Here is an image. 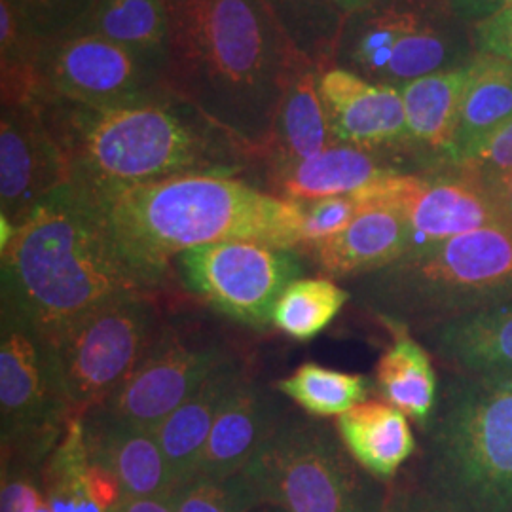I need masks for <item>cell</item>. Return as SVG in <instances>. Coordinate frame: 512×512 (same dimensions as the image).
Here are the masks:
<instances>
[{
  "instance_id": "6da1fadb",
  "label": "cell",
  "mask_w": 512,
  "mask_h": 512,
  "mask_svg": "<svg viewBox=\"0 0 512 512\" xmlns=\"http://www.w3.org/2000/svg\"><path fill=\"white\" fill-rule=\"evenodd\" d=\"M167 92L200 110L262 160L302 61L262 0H164Z\"/></svg>"
},
{
  "instance_id": "7a4b0ae2",
  "label": "cell",
  "mask_w": 512,
  "mask_h": 512,
  "mask_svg": "<svg viewBox=\"0 0 512 512\" xmlns=\"http://www.w3.org/2000/svg\"><path fill=\"white\" fill-rule=\"evenodd\" d=\"M92 198L143 291L162 283L171 260L200 245L260 241L298 251L302 241L304 203L230 175H179Z\"/></svg>"
},
{
  "instance_id": "3957f363",
  "label": "cell",
  "mask_w": 512,
  "mask_h": 512,
  "mask_svg": "<svg viewBox=\"0 0 512 512\" xmlns=\"http://www.w3.org/2000/svg\"><path fill=\"white\" fill-rule=\"evenodd\" d=\"M0 253V319L48 342L112 298L143 291L118 255L99 205L73 183L38 203Z\"/></svg>"
},
{
  "instance_id": "277c9868",
  "label": "cell",
  "mask_w": 512,
  "mask_h": 512,
  "mask_svg": "<svg viewBox=\"0 0 512 512\" xmlns=\"http://www.w3.org/2000/svg\"><path fill=\"white\" fill-rule=\"evenodd\" d=\"M42 110L71 169L92 196L179 175L234 177L255 158L175 95L120 109L44 99Z\"/></svg>"
},
{
  "instance_id": "5b68a950",
  "label": "cell",
  "mask_w": 512,
  "mask_h": 512,
  "mask_svg": "<svg viewBox=\"0 0 512 512\" xmlns=\"http://www.w3.org/2000/svg\"><path fill=\"white\" fill-rule=\"evenodd\" d=\"M361 302L385 323L433 329L475 311L511 304L512 228L486 226L408 251L363 275Z\"/></svg>"
},
{
  "instance_id": "8992f818",
  "label": "cell",
  "mask_w": 512,
  "mask_h": 512,
  "mask_svg": "<svg viewBox=\"0 0 512 512\" xmlns=\"http://www.w3.org/2000/svg\"><path fill=\"white\" fill-rule=\"evenodd\" d=\"M427 484L448 512H512V389L446 385L427 423Z\"/></svg>"
},
{
  "instance_id": "52a82bcc",
  "label": "cell",
  "mask_w": 512,
  "mask_h": 512,
  "mask_svg": "<svg viewBox=\"0 0 512 512\" xmlns=\"http://www.w3.org/2000/svg\"><path fill=\"white\" fill-rule=\"evenodd\" d=\"M243 475L260 503L285 512H384L376 476L319 421L285 416Z\"/></svg>"
},
{
  "instance_id": "ba28073f",
  "label": "cell",
  "mask_w": 512,
  "mask_h": 512,
  "mask_svg": "<svg viewBox=\"0 0 512 512\" xmlns=\"http://www.w3.org/2000/svg\"><path fill=\"white\" fill-rule=\"evenodd\" d=\"M0 336L2 461L42 471L74 418L55 349L6 319Z\"/></svg>"
},
{
  "instance_id": "9c48e42d",
  "label": "cell",
  "mask_w": 512,
  "mask_h": 512,
  "mask_svg": "<svg viewBox=\"0 0 512 512\" xmlns=\"http://www.w3.org/2000/svg\"><path fill=\"white\" fill-rule=\"evenodd\" d=\"M160 332L152 300L133 291L101 304L52 342L73 416L105 403Z\"/></svg>"
},
{
  "instance_id": "30bf717a",
  "label": "cell",
  "mask_w": 512,
  "mask_h": 512,
  "mask_svg": "<svg viewBox=\"0 0 512 512\" xmlns=\"http://www.w3.org/2000/svg\"><path fill=\"white\" fill-rule=\"evenodd\" d=\"M186 289L222 315L253 329L274 325L283 291L300 279L296 249L260 241H219L175 258Z\"/></svg>"
},
{
  "instance_id": "8fae6325",
  "label": "cell",
  "mask_w": 512,
  "mask_h": 512,
  "mask_svg": "<svg viewBox=\"0 0 512 512\" xmlns=\"http://www.w3.org/2000/svg\"><path fill=\"white\" fill-rule=\"evenodd\" d=\"M44 99L120 109L162 99L164 78L126 48L95 35L46 42L40 61Z\"/></svg>"
},
{
  "instance_id": "7c38bea8",
  "label": "cell",
  "mask_w": 512,
  "mask_h": 512,
  "mask_svg": "<svg viewBox=\"0 0 512 512\" xmlns=\"http://www.w3.org/2000/svg\"><path fill=\"white\" fill-rule=\"evenodd\" d=\"M224 357L228 355L219 348L190 344L175 329L165 327L126 382L93 410L112 420L156 431L192 397Z\"/></svg>"
},
{
  "instance_id": "4fadbf2b",
  "label": "cell",
  "mask_w": 512,
  "mask_h": 512,
  "mask_svg": "<svg viewBox=\"0 0 512 512\" xmlns=\"http://www.w3.org/2000/svg\"><path fill=\"white\" fill-rule=\"evenodd\" d=\"M71 184V169L42 103L0 110V215L16 228L38 203Z\"/></svg>"
},
{
  "instance_id": "5bb4252c",
  "label": "cell",
  "mask_w": 512,
  "mask_h": 512,
  "mask_svg": "<svg viewBox=\"0 0 512 512\" xmlns=\"http://www.w3.org/2000/svg\"><path fill=\"white\" fill-rule=\"evenodd\" d=\"M317 92L336 145L363 148L410 147L401 88L376 84L344 67L319 73Z\"/></svg>"
},
{
  "instance_id": "9a60e30c",
  "label": "cell",
  "mask_w": 512,
  "mask_h": 512,
  "mask_svg": "<svg viewBox=\"0 0 512 512\" xmlns=\"http://www.w3.org/2000/svg\"><path fill=\"white\" fill-rule=\"evenodd\" d=\"M395 205L403 207L410 220V251L437 245L478 228L505 226L484 186L463 169H459L458 177L433 179L406 175Z\"/></svg>"
},
{
  "instance_id": "2e32d148",
  "label": "cell",
  "mask_w": 512,
  "mask_h": 512,
  "mask_svg": "<svg viewBox=\"0 0 512 512\" xmlns=\"http://www.w3.org/2000/svg\"><path fill=\"white\" fill-rule=\"evenodd\" d=\"M412 245V228L403 207L370 203L340 234L308 249L319 270L334 279L363 277L403 258Z\"/></svg>"
},
{
  "instance_id": "e0dca14e",
  "label": "cell",
  "mask_w": 512,
  "mask_h": 512,
  "mask_svg": "<svg viewBox=\"0 0 512 512\" xmlns=\"http://www.w3.org/2000/svg\"><path fill=\"white\" fill-rule=\"evenodd\" d=\"M440 359L467 378L512 389V306L475 311L427 329Z\"/></svg>"
},
{
  "instance_id": "ac0fdd59",
  "label": "cell",
  "mask_w": 512,
  "mask_h": 512,
  "mask_svg": "<svg viewBox=\"0 0 512 512\" xmlns=\"http://www.w3.org/2000/svg\"><path fill=\"white\" fill-rule=\"evenodd\" d=\"M90 461L107 469L122 497L171 494L175 484L156 431L139 429L92 410L82 416Z\"/></svg>"
},
{
  "instance_id": "d6986e66",
  "label": "cell",
  "mask_w": 512,
  "mask_h": 512,
  "mask_svg": "<svg viewBox=\"0 0 512 512\" xmlns=\"http://www.w3.org/2000/svg\"><path fill=\"white\" fill-rule=\"evenodd\" d=\"M285 416L274 395L245 376L215 420L196 476L241 473Z\"/></svg>"
},
{
  "instance_id": "ffe728a7",
  "label": "cell",
  "mask_w": 512,
  "mask_h": 512,
  "mask_svg": "<svg viewBox=\"0 0 512 512\" xmlns=\"http://www.w3.org/2000/svg\"><path fill=\"white\" fill-rule=\"evenodd\" d=\"M245 376L243 366L234 357H224L192 397H188L156 429L175 488L198 475L203 450L215 420Z\"/></svg>"
},
{
  "instance_id": "44dd1931",
  "label": "cell",
  "mask_w": 512,
  "mask_h": 512,
  "mask_svg": "<svg viewBox=\"0 0 512 512\" xmlns=\"http://www.w3.org/2000/svg\"><path fill=\"white\" fill-rule=\"evenodd\" d=\"M319 73L310 63H300L279 105L270 141L262 154V162L270 165L272 175L336 145L317 92Z\"/></svg>"
},
{
  "instance_id": "7402d4cb",
  "label": "cell",
  "mask_w": 512,
  "mask_h": 512,
  "mask_svg": "<svg viewBox=\"0 0 512 512\" xmlns=\"http://www.w3.org/2000/svg\"><path fill=\"white\" fill-rule=\"evenodd\" d=\"M401 173L385 167L372 152L349 145H334L306 162L272 175L275 196L291 202H313L332 196H351L389 175Z\"/></svg>"
},
{
  "instance_id": "603a6c76",
  "label": "cell",
  "mask_w": 512,
  "mask_h": 512,
  "mask_svg": "<svg viewBox=\"0 0 512 512\" xmlns=\"http://www.w3.org/2000/svg\"><path fill=\"white\" fill-rule=\"evenodd\" d=\"M340 440L366 473L391 480L416 450L408 416L393 404H357L336 420Z\"/></svg>"
},
{
  "instance_id": "cb8c5ba5",
  "label": "cell",
  "mask_w": 512,
  "mask_h": 512,
  "mask_svg": "<svg viewBox=\"0 0 512 512\" xmlns=\"http://www.w3.org/2000/svg\"><path fill=\"white\" fill-rule=\"evenodd\" d=\"M69 35L107 38L164 78L169 59V19L164 0H93L88 16Z\"/></svg>"
},
{
  "instance_id": "d4e9b609",
  "label": "cell",
  "mask_w": 512,
  "mask_h": 512,
  "mask_svg": "<svg viewBox=\"0 0 512 512\" xmlns=\"http://www.w3.org/2000/svg\"><path fill=\"white\" fill-rule=\"evenodd\" d=\"M469 80L471 61L404 84L401 93L410 147L435 150L448 160Z\"/></svg>"
},
{
  "instance_id": "484cf974",
  "label": "cell",
  "mask_w": 512,
  "mask_h": 512,
  "mask_svg": "<svg viewBox=\"0 0 512 512\" xmlns=\"http://www.w3.org/2000/svg\"><path fill=\"white\" fill-rule=\"evenodd\" d=\"M512 120V63L482 54L471 61V80L461 103L448 162L461 165L495 131Z\"/></svg>"
},
{
  "instance_id": "4316f807",
  "label": "cell",
  "mask_w": 512,
  "mask_h": 512,
  "mask_svg": "<svg viewBox=\"0 0 512 512\" xmlns=\"http://www.w3.org/2000/svg\"><path fill=\"white\" fill-rule=\"evenodd\" d=\"M385 325L393 332V344L376 366V387L385 403L427 425L437 408V376L431 355L412 338L408 327Z\"/></svg>"
},
{
  "instance_id": "83f0119b",
  "label": "cell",
  "mask_w": 512,
  "mask_h": 512,
  "mask_svg": "<svg viewBox=\"0 0 512 512\" xmlns=\"http://www.w3.org/2000/svg\"><path fill=\"white\" fill-rule=\"evenodd\" d=\"M277 29L302 61L332 67L344 31V10L336 0H262Z\"/></svg>"
},
{
  "instance_id": "f1b7e54d",
  "label": "cell",
  "mask_w": 512,
  "mask_h": 512,
  "mask_svg": "<svg viewBox=\"0 0 512 512\" xmlns=\"http://www.w3.org/2000/svg\"><path fill=\"white\" fill-rule=\"evenodd\" d=\"M46 42L35 35L10 0H0V95L2 107L44 101L40 61Z\"/></svg>"
},
{
  "instance_id": "f546056e",
  "label": "cell",
  "mask_w": 512,
  "mask_h": 512,
  "mask_svg": "<svg viewBox=\"0 0 512 512\" xmlns=\"http://www.w3.org/2000/svg\"><path fill=\"white\" fill-rule=\"evenodd\" d=\"M90 456L80 416L69 421L65 435L40 471L42 494L52 512H110L88 482Z\"/></svg>"
},
{
  "instance_id": "4dcf8cb0",
  "label": "cell",
  "mask_w": 512,
  "mask_h": 512,
  "mask_svg": "<svg viewBox=\"0 0 512 512\" xmlns=\"http://www.w3.org/2000/svg\"><path fill=\"white\" fill-rule=\"evenodd\" d=\"M275 389L293 399L311 416L338 418L353 406L365 403L370 380L361 374H348L327 366L304 363L291 376L279 380Z\"/></svg>"
},
{
  "instance_id": "1f68e13d",
  "label": "cell",
  "mask_w": 512,
  "mask_h": 512,
  "mask_svg": "<svg viewBox=\"0 0 512 512\" xmlns=\"http://www.w3.org/2000/svg\"><path fill=\"white\" fill-rule=\"evenodd\" d=\"M348 298V291L330 277H300L279 296L274 327L296 342H308L329 327Z\"/></svg>"
},
{
  "instance_id": "d6a6232c",
  "label": "cell",
  "mask_w": 512,
  "mask_h": 512,
  "mask_svg": "<svg viewBox=\"0 0 512 512\" xmlns=\"http://www.w3.org/2000/svg\"><path fill=\"white\" fill-rule=\"evenodd\" d=\"M456 57L454 40L425 21L420 29L397 42L380 84L403 88L404 84L427 74L452 69Z\"/></svg>"
},
{
  "instance_id": "836d02e7",
  "label": "cell",
  "mask_w": 512,
  "mask_h": 512,
  "mask_svg": "<svg viewBox=\"0 0 512 512\" xmlns=\"http://www.w3.org/2000/svg\"><path fill=\"white\" fill-rule=\"evenodd\" d=\"M175 512H251L260 505L243 471L211 478L194 476L171 492Z\"/></svg>"
},
{
  "instance_id": "e575fe53",
  "label": "cell",
  "mask_w": 512,
  "mask_h": 512,
  "mask_svg": "<svg viewBox=\"0 0 512 512\" xmlns=\"http://www.w3.org/2000/svg\"><path fill=\"white\" fill-rule=\"evenodd\" d=\"M44 42L67 37L88 16L93 0H10Z\"/></svg>"
},
{
  "instance_id": "d590c367",
  "label": "cell",
  "mask_w": 512,
  "mask_h": 512,
  "mask_svg": "<svg viewBox=\"0 0 512 512\" xmlns=\"http://www.w3.org/2000/svg\"><path fill=\"white\" fill-rule=\"evenodd\" d=\"M361 205L353 196H332L313 202H304L302 241L300 249L308 251L346 230L349 222L357 217Z\"/></svg>"
},
{
  "instance_id": "8d00e7d4",
  "label": "cell",
  "mask_w": 512,
  "mask_h": 512,
  "mask_svg": "<svg viewBox=\"0 0 512 512\" xmlns=\"http://www.w3.org/2000/svg\"><path fill=\"white\" fill-rule=\"evenodd\" d=\"M38 469L2 461L0 512H37L44 494L38 490Z\"/></svg>"
},
{
  "instance_id": "74e56055",
  "label": "cell",
  "mask_w": 512,
  "mask_h": 512,
  "mask_svg": "<svg viewBox=\"0 0 512 512\" xmlns=\"http://www.w3.org/2000/svg\"><path fill=\"white\" fill-rule=\"evenodd\" d=\"M456 167L471 173L475 179H478V183L511 171L512 120L503 128L497 129L488 141H484L463 164Z\"/></svg>"
},
{
  "instance_id": "f35d334b",
  "label": "cell",
  "mask_w": 512,
  "mask_h": 512,
  "mask_svg": "<svg viewBox=\"0 0 512 512\" xmlns=\"http://www.w3.org/2000/svg\"><path fill=\"white\" fill-rule=\"evenodd\" d=\"M475 42L482 54L512 63V8L476 23Z\"/></svg>"
},
{
  "instance_id": "ab89813d",
  "label": "cell",
  "mask_w": 512,
  "mask_h": 512,
  "mask_svg": "<svg viewBox=\"0 0 512 512\" xmlns=\"http://www.w3.org/2000/svg\"><path fill=\"white\" fill-rule=\"evenodd\" d=\"M505 226L512 228V169L480 181Z\"/></svg>"
},
{
  "instance_id": "60d3db41",
  "label": "cell",
  "mask_w": 512,
  "mask_h": 512,
  "mask_svg": "<svg viewBox=\"0 0 512 512\" xmlns=\"http://www.w3.org/2000/svg\"><path fill=\"white\" fill-rule=\"evenodd\" d=\"M450 6L458 18L480 23L512 8V0H450Z\"/></svg>"
},
{
  "instance_id": "b9f144b4",
  "label": "cell",
  "mask_w": 512,
  "mask_h": 512,
  "mask_svg": "<svg viewBox=\"0 0 512 512\" xmlns=\"http://www.w3.org/2000/svg\"><path fill=\"white\" fill-rule=\"evenodd\" d=\"M384 512H448L427 492L395 494L385 503Z\"/></svg>"
},
{
  "instance_id": "7bdbcfd3",
  "label": "cell",
  "mask_w": 512,
  "mask_h": 512,
  "mask_svg": "<svg viewBox=\"0 0 512 512\" xmlns=\"http://www.w3.org/2000/svg\"><path fill=\"white\" fill-rule=\"evenodd\" d=\"M112 512H175L171 494L154 497H122Z\"/></svg>"
},
{
  "instance_id": "ee69618b",
  "label": "cell",
  "mask_w": 512,
  "mask_h": 512,
  "mask_svg": "<svg viewBox=\"0 0 512 512\" xmlns=\"http://www.w3.org/2000/svg\"><path fill=\"white\" fill-rule=\"evenodd\" d=\"M336 2L344 10V14H353V12H359V10H363L366 6H372L380 0H336Z\"/></svg>"
},
{
  "instance_id": "f6af8a7d",
  "label": "cell",
  "mask_w": 512,
  "mask_h": 512,
  "mask_svg": "<svg viewBox=\"0 0 512 512\" xmlns=\"http://www.w3.org/2000/svg\"><path fill=\"white\" fill-rule=\"evenodd\" d=\"M251 512H285L283 509H279V507H275V505H268V503H260V505H256L255 509Z\"/></svg>"
}]
</instances>
